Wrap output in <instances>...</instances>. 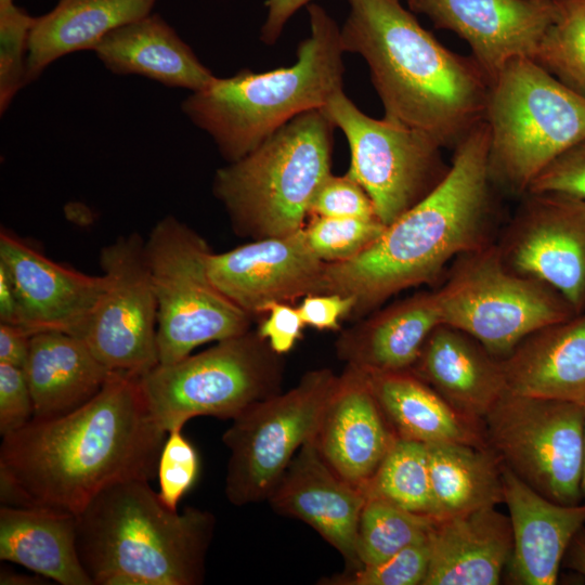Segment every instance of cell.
<instances>
[{"label":"cell","mask_w":585,"mask_h":585,"mask_svg":"<svg viewBox=\"0 0 585 585\" xmlns=\"http://www.w3.org/2000/svg\"><path fill=\"white\" fill-rule=\"evenodd\" d=\"M562 563L585 578V525L572 537L564 552Z\"/></svg>","instance_id":"obj_47"},{"label":"cell","mask_w":585,"mask_h":585,"mask_svg":"<svg viewBox=\"0 0 585 585\" xmlns=\"http://www.w3.org/2000/svg\"><path fill=\"white\" fill-rule=\"evenodd\" d=\"M490 130L477 123L456 145L441 181L386 225L356 257L327 263L325 292L354 298L358 317L401 290L434 281L453 259L487 245Z\"/></svg>","instance_id":"obj_2"},{"label":"cell","mask_w":585,"mask_h":585,"mask_svg":"<svg viewBox=\"0 0 585 585\" xmlns=\"http://www.w3.org/2000/svg\"><path fill=\"white\" fill-rule=\"evenodd\" d=\"M410 370L480 425L508 391L502 361L470 335L445 324L432 330Z\"/></svg>","instance_id":"obj_22"},{"label":"cell","mask_w":585,"mask_h":585,"mask_svg":"<svg viewBox=\"0 0 585 585\" xmlns=\"http://www.w3.org/2000/svg\"><path fill=\"white\" fill-rule=\"evenodd\" d=\"M0 559L62 585H93L78 555L76 516L68 512L1 505Z\"/></svg>","instance_id":"obj_28"},{"label":"cell","mask_w":585,"mask_h":585,"mask_svg":"<svg viewBox=\"0 0 585 585\" xmlns=\"http://www.w3.org/2000/svg\"><path fill=\"white\" fill-rule=\"evenodd\" d=\"M437 519L382 498H366L358 528V556L363 566L379 563L429 536Z\"/></svg>","instance_id":"obj_33"},{"label":"cell","mask_w":585,"mask_h":585,"mask_svg":"<svg viewBox=\"0 0 585 585\" xmlns=\"http://www.w3.org/2000/svg\"><path fill=\"white\" fill-rule=\"evenodd\" d=\"M322 110L347 138L351 154L347 173L366 191L385 225L424 198L448 170L443 147L434 139L366 115L343 89Z\"/></svg>","instance_id":"obj_13"},{"label":"cell","mask_w":585,"mask_h":585,"mask_svg":"<svg viewBox=\"0 0 585 585\" xmlns=\"http://www.w3.org/2000/svg\"><path fill=\"white\" fill-rule=\"evenodd\" d=\"M427 446L437 520L504 503L503 463L489 445Z\"/></svg>","instance_id":"obj_31"},{"label":"cell","mask_w":585,"mask_h":585,"mask_svg":"<svg viewBox=\"0 0 585 585\" xmlns=\"http://www.w3.org/2000/svg\"><path fill=\"white\" fill-rule=\"evenodd\" d=\"M24 369L36 420L57 418L81 407L113 373L81 337L63 332L31 335Z\"/></svg>","instance_id":"obj_25"},{"label":"cell","mask_w":585,"mask_h":585,"mask_svg":"<svg viewBox=\"0 0 585 585\" xmlns=\"http://www.w3.org/2000/svg\"><path fill=\"white\" fill-rule=\"evenodd\" d=\"M144 243L132 232L101 249L108 284L82 336L109 370L139 377L159 363L157 300Z\"/></svg>","instance_id":"obj_14"},{"label":"cell","mask_w":585,"mask_h":585,"mask_svg":"<svg viewBox=\"0 0 585 585\" xmlns=\"http://www.w3.org/2000/svg\"><path fill=\"white\" fill-rule=\"evenodd\" d=\"M431 533V532H430ZM430 563V534L390 558L326 578L332 585H422Z\"/></svg>","instance_id":"obj_37"},{"label":"cell","mask_w":585,"mask_h":585,"mask_svg":"<svg viewBox=\"0 0 585 585\" xmlns=\"http://www.w3.org/2000/svg\"><path fill=\"white\" fill-rule=\"evenodd\" d=\"M434 294L442 324L470 335L498 360L533 332L577 314L556 289L508 266L491 244L458 257Z\"/></svg>","instance_id":"obj_10"},{"label":"cell","mask_w":585,"mask_h":585,"mask_svg":"<svg viewBox=\"0 0 585 585\" xmlns=\"http://www.w3.org/2000/svg\"><path fill=\"white\" fill-rule=\"evenodd\" d=\"M34 418L32 396L25 369L0 363V433L14 432Z\"/></svg>","instance_id":"obj_41"},{"label":"cell","mask_w":585,"mask_h":585,"mask_svg":"<svg viewBox=\"0 0 585 585\" xmlns=\"http://www.w3.org/2000/svg\"><path fill=\"white\" fill-rule=\"evenodd\" d=\"M326 265L310 249L303 227L208 258L213 284L251 317L273 302L324 294Z\"/></svg>","instance_id":"obj_16"},{"label":"cell","mask_w":585,"mask_h":585,"mask_svg":"<svg viewBox=\"0 0 585 585\" xmlns=\"http://www.w3.org/2000/svg\"><path fill=\"white\" fill-rule=\"evenodd\" d=\"M497 246L512 270L558 292L585 311V200L557 193H526Z\"/></svg>","instance_id":"obj_15"},{"label":"cell","mask_w":585,"mask_h":585,"mask_svg":"<svg viewBox=\"0 0 585 585\" xmlns=\"http://www.w3.org/2000/svg\"><path fill=\"white\" fill-rule=\"evenodd\" d=\"M31 335L24 328L0 323V363L25 368Z\"/></svg>","instance_id":"obj_45"},{"label":"cell","mask_w":585,"mask_h":585,"mask_svg":"<svg viewBox=\"0 0 585 585\" xmlns=\"http://www.w3.org/2000/svg\"><path fill=\"white\" fill-rule=\"evenodd\" d=\"M307 10L310 34L299 43L292 65L214 77L182 102V112L211 136L227 162L246 156L297 115L322 109L343 89L340 28L321 5L311 2Z\"/></svg>","instance_id":"obj_5"},{"label":"cell","mask_w":585,"mask_h":585,"mask_svg":"<svg viewBox=\"0 0 585 585\" xmlns=\"http://www.w3.org/2000/svg\"><path fill=\"white\" fill-rule=\"evenodd\" d=\"M526 193H557L585 200V140L548 165Z\"/></svg>","instance_id":"obj_40"},{"label":"cell","mask_w":585,"mask_h":585,"mask_svg":"<svg viewBox=\"0 0 585 585\" xmlns=\"http://www.w3.org/2000/svg\"><path fill=\"white\" fill-rule=\"evenodd\" d=\"M440 324L434 291L416 294L344 330L336 351L347 365L366 372L410 370Z\"/></svg>","instance_id":"obj_26"},{"label":"cell","mask_w":585,"mask_h":585,"mask_svg":"<svg viewBox=\"0 0 585 585\" xmlns=\"http://www.w3.org/2000/svg\"><path fill=\"white\" fill-rule=\"evenodd\" d=\"M0 323L21 327V306L11 276L0 263Z\"/></svg>","instance_id":"obj_46"},{"label":"cell","mask_w":585,"mask_h":585,"mask_svg":"<svg viewBox=\"0 0 585 585\" xmlns=\"http://www.w3.org/2000/svg\"><path fill=\"white\" fill-rule=\"evenodd\" d=\"M94 51L116 75H140L192 92L206 88L216 77L157 14L151 13L114 29Z\"/></svg>","instance_id":"obj_27"},{"label":"cell","mask_w":585,"mask_h":585,"mask_svg":"<svg viewBox=\"0 0 585 585\" xmlns=\"http://www.w3.org/2000/svg\"><path fill=\"white\" fill-rule=\"evenodd\" d=\"M555 18L534 61L585 96V0H554Z\"/></svg>","instance_id":"obj_34"},{"label":"cell","mask_w":585,"mask_h":585,"mask_svg":"<svg viewBox=\"0 0 585 585\" xmlns=\"http://www.w3.org/2000/svg\"><path fill=\"white\" fill-rule=\"evenodd\" d=\"M334 128L322 109L304 112L216 171L213 195L237 235L260 239L304 226L317 188L332 173Z\"/></svg>","instance_id":"obj_6"},{"label":"cell","mask_w":585,"mask_h":585,"mask_svg":"<svg viewBox=\"0 0 585 585\" xmlns=\"http://www.w3.org/2000/svg\"><path fill=\"white\" fill-rule=\"evenodd\" d=\"M353 297L338 292L312 294L301 298L297 307L304 325L320 330H334L340 321L352 315Z\"/></svg>","instance_id":"obj_43"},{"label":"cell","mask_w":585,"mask_h":585,"mask_svg":"<svg viewBox=\"0 0 585 585\" xmlns=\"http://www.w3.org/2000/svg\"><path fill=\"white\" fill-rule=\"evenodd\" d=\"M512 552L509 516L484 507L437 520L422 585H496Z\"/></svg>","instance_id":"obj_23"},{"label":"cell","mask_w":585,"mask_h":585,"mask_svg":"<svg viewBox=\"0 0 585 585\" xmlns=\"http://www.w3.org/2000/svg\"><path fill=\"white\" fill-rule=\"evenodd\" d=\"M77 549L93 585H197L216 519L167 507L146 480L101 491L76 516Z\"/></svg>","instance_id":"obj_4"},{"label":"cell","mask_w":585,"mask_h":585,"mask_svg":"<svg viewBox=\"0 0 585 585\" xmlns=\"http://www.w3.org/2000/svg\"><path fill=\"white\" fill-rule=\"evenodd\" d=\"M313 0H266V16L260 30V39L265 44H274L282 35L289 18Z\"/></svg>","instance_id":"obj_44"},{"label":"cell","mask_w":585,"mask_h":585,"mask_svg":"<svg viewBox=\"0 0 585 585\" xmlns=\"http://www.w3.org/2000/svg\"><path fill=\"white\" fill-rule=\"evenodd\" d=\"M282 355L258 332L217 341L139 377L150 413L165 430L196 416L233 419L252 404L280 393Z\"/></svg>","instance_id":"obj_8"},{"label":"cell","mask_w":585,"mask_h":585,"mask_svg":"<svg viewBox=\"0 0 585 585\" xmlns=\"http://www.w3.org/2000/svg\"><path fill=\"white\" fill-rule=\"evenodd\" d=\"M484 120L492 181L525 194L548 165L585 140V96L521 57L491 82Z\"/></svg>","instance_id":"obj_7"},{"label":"cell","mask_w":585,"mask_h":585,"mask_svg":"<svg viewBox=\"0 0 585 585\" xmlns=\"http://www.w3.org/2000/svg\"><path fill=\"white\" fill-rule=\"evenodd\" d=\"M503 492L512 530V552L506 568L511 583L556 584L567 547L585 525V503H555L504 465Z\"/></svg>","instance_id":"obj_21"},{"label":"cell","mask_w":585,"mask_h":585,"mask_svg":"<svg viewBox=\"0 0 585 585\" xmlns=\"http://www.w3.org/2000/svg\"><path fill=\"white\" fill-rule=\"evenodd\" d=\"M35 22L14 0L0 1V112L3 114L15 94L27 83L29 31Z\"/></svg>","instance_id":"obj_36"},{"label":"cell","mask_w":585,"mask_h":585,"mask_svg":"<svg viewBox=\"0 0 585 585\" xmlns=\"http://www.w3.org/2000/svg\"><path fill=\"white\" fill-rule=\"evenodd\" d=\"M411 11L466 41L490 82L514 60H534L555 18L554 0H415Z\"/></svg>","instance_id":"obj_18"},{"label":"cell","mask_w":585,"mask_h":585,"mask_svg":"<svg viewBox=\"0 0 585 585\" xmlns=\"http://www.w3.org/2000/svg\"><path fill=\"white\" fill-rule=\"evenodd\" d=\"M268 499L276 511L312 526L340 552L349 571L362 567L356 543L366 497L329 467L314 439L297 452Z\"/></svg>","instance_id":"obj_19"},{"label":"cell","mask_w":585,"mask_h":585,"mask_svg":"<svg viewBox=\"0 0 585 585\" xmlns=\"http://www.w3.org/2000/svg\"><path fill=\"white\" fill-rule=\"evenodd\" d=\"M344 52L360 54L387 120L454 146L484 120L490 80L472 56L446 49L401 0H348Z\"/></svg>","instance_id":"obj_3"},{"label":"cell","mask_w":585,"mask_h":585,"mask_svg":"<svg viewBox=\"0 0 585 585\" xmlns=\"http://www.w3.org/2000/svg\"><path fill=\"white\" fill-rule=\"evenodd\" d=\"M310 216L334 218H377L374 204L366 191L351 178L329 173L317 188Z\"/></svg>","instance_id":"obj_39"},{"label":"cell","mask_w":585,"mask_h":585,"mask_svg":"<svg viewBox=\"0 0 585 585\" xmlns=\"http://www.w3.org/2000/svg\"><path fill=\"white\" fill-rule=\"evenodd\" d=\"M144 247L157 300L160 364L250 330L251 316L210 278V247L186 223L171 214L164 217L150 231Z\"/></svg>","instance_id":"obj_9"},{"label":"cell","mask_w":585,"mask_h":585,"mask_svg":"<svg viewBox=\"0 0 585 585\" xmlns=\"http://www.w3.org/2000/svg\"><path fill=\"white\" fill-rule=\"evenodd\" d=\"M360 490L366 498H382L434 518L427 444L398 437Z\"/></svg>","instance_id":"obj_32"},{"label":"cell","mask_w":585,"mask_h":585,"mask_svg":"<svg viewBox=\"0 0 585 585\" xmlns=\"http://www.w3.org/2000/svg\"><path fill=\"white\" fill-rule=\"evenodd\" d=\"M401 1H405L407 3V6L410 10H412L414 3H415V0H401Z\"/></svg>","instance_id":"obj_50"},{"label":"cell","mask_w":585,"mask_h":585,"mask_svg":"<svg viewBox=\"0 0 585 585\" xmlns=\"http://www.w3.org/2000/svg\"><path fill=\"white\" fill-rule=\"evenodd\" d=\"M398 437L365 373L347 365L314 439L324 460L342 479L360 487L377 470Z\"/></svg>","instance_id":"obj_20"},{"label":"cell","mask_w":585,"mask_h":585,"mask_svg":"<svg viewBox=\"0 0 585 585\" xmlns=\"http://www.w3.org/2000/svg\"><path fill=\"white\" fill-rule=\"evenodd\" d=\"M0 1H6V0H0Z\"/></svg>","instance_id":"obj_51"},{"label":"cell","mask_w":585,"mask_h":585,"mask_svg":"<svg viewBox=\"0 0 585 585\" xmlns=\"http://www.w3.org/2000/svg\"><path fill=\"white\" fill-rule=\"evenodd\" d=\"M503 465L546 498L583 503L584 405L507 391L482 421Z\"/></svg>","instance_id":"obj_12"},{"label":"cell","mask_w":585,"mask_h":585,"mask_svg":"<svg viewBox=\"0 0 585 585\" xmlns=\"http://www.w3.org/2000/svg\"><path fill=\"white\" fill-rule=\"evenodd\" d=\"M0 263L16 289L22 328L30 335L63 332L82 338L107 288L103 273L89 275L57 263L3 226Z\"/></svg>","instance_id":"obj_17"},{"label":"cell","mask_w":585,"mask_h":585,"mask_svg":"<svg viewBox=\"0 0 585 585\" xmlns=\"http://www.w3.org/2000/svg\"><path fill=\"white\" fill-rule=\"evenodd\" d=\"M581 491H582L583 503H585V404H584V463H583Z\"/></svg>","instance_id":"obj_49"},{"label":"cell","mask_w":585,"mask_h":585,"mask_svg":"<svg viewBox=\"0 0 585 585\" xmlns=\"http://www.w3.org/2000/svg\"><path fill=\"white\" fill-rule=\"evenodd\" d=\"M182 428L174 427L168 431L156 472L158 495L173 510H178L180 500L195 484L199 473L198 453L183 435Z\"/></svg>","instance_id":"obj_38"},{"label":"cell","mask_w":585,"mask_h":585,"mask_svg":"<svg viewBox=\"0 0 585 585\" xmlns=\"http://www.w3.org/2000/svg\"><path fill=\"white\" fill-rule=\"evenodd\" d=\"M41 578L38 576H29L25 574L13 573V571L8 569H1L0 573V584H22V585H32V584H42Z\"/></svg>","instance_id":"obj_48"},{"label":"cell","mask_w":585,"mask_h":585,"mask_svg":"<svg viewBox=\"0 0 585 585\" xmlns=\"http://www.w3.org/2000/svg\"><path fill=\"white\" fill-rule=\"evenodd\" d=\"M264 313L268 316L260 323L258 334L275 353L283 355L289 352L301 338L306 326L297 307L288 302H273Z\"/></svg>","instance_id":"obj_42"},{"label":"cell","mask_w":585,"mask_h":585,"mask_svg":"<svg viewBox=\"0 0 585 585\" xmlns=\"http://www.w3.org/2000/svg\"><path fill=\"white\" fill-rule=\"evenodd\" d=\"M158 0H60L35 17L27 50V83L55 60L93 50L114 29L152 13Z\"/></svg>","instance_id":"obj_29"},{"label":"cell","mask_w":585,"mask_h":585,"mask_svg":"<svg viewBox=\"0 0 585 585\" xmlns=\"http://www.w3.org/2000/svg\"><path fill=\"white\" fill-rule=\"evenodd\" d=\"M338 377L328 368L307 372L290 390L232 419L222 441L231 453L225 495L233 505L268 499L297 452L315 439Z\"/></svg>","instance_id":"obj_11"},{"label":"cell","mask_w":585,"mask_h":585,"mask_svg":"<svg viewBox=\"0 0 585 585\" xmlns=\"http://www.w3.org/2000/svg\"><path fill=\"white\" fill-rule=\"evenodd\" d=\"M502 361L509 392L585 404V311L526 336Z\"/></svg>","instance_id":"obj_24"},{"label":"cell","mask_w":585,"mask_h":585,"mask_svg":"<svg viewBox=\"0 0 585 585\" xmlns=\"http://www.w3.org/2000/svg\"><path fill=\"white\" fill-rule=\"evenodd\" d=\"M139 376L113 372L88 403L2 437L0 502L77 516L107 486L151 481L167 437Z\"/></svg>","instance_id":"obj_1"},{"label":"cell","mask_w":585,"mask_h":585,"mask_svg":"<svg viewBox=\"0 0 585 585\" xmlns=\"http://www.w3.org/2000/svg\"><path fill=\"white\" fill-rule=\"evenodd\" d=\"M386 225L378 218L312 216L303 226L313 253L326 263L348 261L374 243Z\"/></svg>","instance_id":"obj_35"},{"label":"cell","mask_w":585,"mask_h":585,"mask_svg":"<svg viewBox=\"0 0 585 585\" xmlns=\"http://www.w3.org/2000/svg\"><path fill=\"white\" fill-rule=\"evenodd\" d=\"M363 372L399 437L426 444L487 445L482 425L458 413L413 372Z\"/></svg>","instance_id":"obj_30"}]
</instances>
